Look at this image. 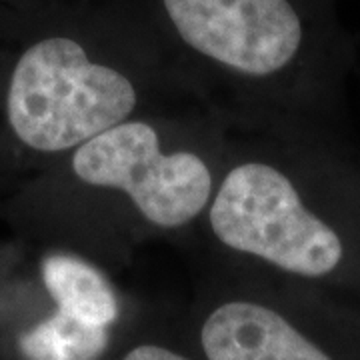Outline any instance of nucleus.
I'll list each match as a JSON object with an SVG mask.
<instances>
[{
    "label": "nucleus",
    "mask_w": 360,
    "mask_h": 360,
    "mask_svg": "<svg viewBox=\"0 0 360 360\" xmlns=\"http://www.w3.org/2000/svg\"><path fill=\"white\" fill-rule=\"evenodd\" d=\"M180 103L196 101L129 0L0 4L2 198L98 132Z\"/></svg>",
    "instance_id": "nucleus-1"
},
{
    "label": "nucleus",
    "mask_w": 360,
    "mask_h": 360,
    "mask_svg": "<svg viewBox=\"0 0 360 360\" xmlns=\"http://www.w3.org/2000/svg\"><path fill=\"white\" fill-rule=\"evenodd\" d=\"M231 127L198 103L98 132L0 202V229L106 266L155 238L193 234L219 184Z\"/></svg>",
    "instance_id": "nucleus-2"
},
{
    "label": "nucleus",
    "mask_w": 360,
    "mask_h": 360,
    "mask_svg": "<svg viewBox=\"0 0 360 360\" xmlns=\"http://www.w3.org/2000/svg\"><path fill=\"white\" fill-rule=\"evenodd\" d=\"M196 103L231 129L345 130L352 42L336 0H129Z\"/></svg>",
    "instance_id": "nucleus-3"
},
{
    "label": "nucleus",
    "mask_w": 360,
    "mask_h": 360,
    "mask_svg": "<svg viewBox=\"0 0 360 360\" xmlns=\"http://www.w3.org/2000/svg\"><path fill=\"white\" fill-rule=\"evenodd\" d=\"M193 234L217 255L296 281L360 270V160L345 130L231 129L219 184Z\"/></svg>",
    "instance_id": "nucleus-4"
},
{
    "label": "nucleus",
    "mask_w": 360,
    "mask_h": 360,
    "mask_svg": "<svg viewBox=\"0 0 360 360\" xmlns=\"http://www.w3.org/2000/svg\"><path fill=\"white\" fill-rule=\"evenodd\" d=\"M206 360H336L281 307L252 295L220 298L198 324Z\"/></svg>",
    "instance_id": "nucleus-5"
},
{
    "label": "nucleus",
    "mask_w": 360,
    "mask_h": 360,
    "mask_svg": "<svg viewBox=\"0 0 360 360\" xmlns=\"http://www.w3.org/2000/svg\"><path fill=\"white\" fill-rule=\"evenodd\" d=\"M40 288H42V284H40ZM46 298L51 302V309L44 314H40L37 321L22 324L14 335L13 347L18 360L103 359L112 345V330L115 328L96 326V324L80 321L75 314L56 307L49 295H46Z\"/></svg>",
    "instance_id": "nucleus-6"
},
{
    "label": "nucleus",
    "mask_w": 360,
    "mask_h": 360,
    "mask_svg": "<svg viewBox=\"0 0 360 360\" xmlns=\"http://www.w3.org/2000/svg\"><path fill=\"white\" fill-rule=\"evenodd\" d=\"M120 360H194L188 354L162 342H136Z\"/></svg>",
    "instance_id": "nucleus-7"
},
{
    "label": "nucleus",
    "mask_w": 360,
    "mask_h": 360,
    "mask_svg": "<svg viewBox=\"0 0 360 360\" xmlns=\"http://www.w3.org/2000/svg\"><path fill=\"white\" fill-rule=\"evenodd\" d=\"M49 2H56V0H0L2 6H11V8H26V6H39Z\"/></svg>",
    "instance_id": "nucleus-8"
},
{
    "label": "nucleus",
    "mask_w": 360,
    "mask_h": 360,
    "mask_svg": "<svg viewBox=\"0 0 360 360\" xmlns=\"http://www.w3.org/2000/svg\"><path fill=\"white\" fill-rule=\"evenodd\" d=\"M0 200H2V193H0Z\"/></svg>",
    "instance_id": "nucleus-9"
}]
</instances>
